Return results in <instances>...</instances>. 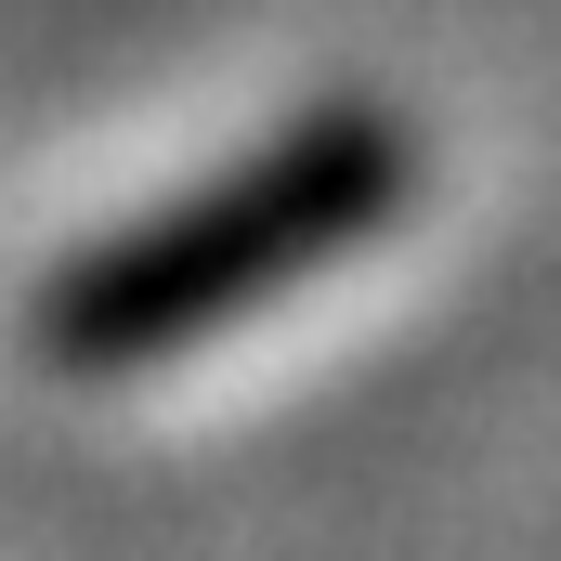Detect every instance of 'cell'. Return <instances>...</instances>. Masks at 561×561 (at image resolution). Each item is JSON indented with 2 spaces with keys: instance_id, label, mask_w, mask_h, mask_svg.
I'll use <instances>...</instances> for the list:
<instances>
[{
  "instance_id": "obj_1",
  "label": "cell",
  "mask_w": 561,
  "mask_h": 561,
  "mask_svg": "<svg viewBox=\"0 0 561 561\" xmlns=\"http://www.w3.org/2000/svg\"><path fill=\"white\" fill-rule=\"evenodd\" d=\"M405 183H419L405 118L327 105L287 144H262L249 170H222L209 196H183L157 222H118L105 249H79L39 287V353L66 379H118V366H157V353H196L209 327L287 300L327 262H353L405 209Z\"/></svg>"
}]
</instances>
